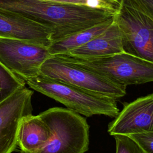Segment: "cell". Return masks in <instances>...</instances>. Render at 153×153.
<instances>
[{
  "label": "cell",
  "mask_w": 153,
  "mask_h": 153,
  "mask_svg": "<svg viewBox=\"0 0 153 153\" xmlns=\"http://www.w3.org/2000/svg\"><path fill=\"white\" fill-rule=\"evenodd\" d=\"M135 141L143 153H153V131L127 135Z\"/></svg>",
  "instance_id": "obj_16"
},
{
  "label": "cell",
  "mask_w": 153,
  "mask_h": 153,
  "mask_svg": "<svg viewBox=\"0 0 153 153\" xmlns=\"http://www.w3.org/2000/svg\"><path fill=\"white\" fill-rule=\"evenodd\" d=\"M0 9L21 14L53 31L52 42L112 19L114 10L45 0H0Z\"/></svg>",
  "instance_id": "obj_1"
},
{
  "label": "cell",
  "mask_w": 153,
  "mask_h": 153,
  "mask_svg": "<svg viewBox=\"0 0 153 153\" xmlns=\"http://www.w3.org/2000/svg\"><path fill=\"white\" fill-rule=\"evenodd\" d=\"M1 87H0V91H1Z\"/></svg>",
  "instance_id": "obj_18"
},
{
  "label": "cell",
  "mask_w": 153,
  "mask_h": 153,
  "mask_svg": "<svg viewBox=\"0 0 153 153\" xmlns=\"http://www.w3.org/2000/svg\"><path fill=\"white\" fill-rule=\"evenodd\" d=\"M26 84L25 81L16 76L0 63V101L25 87Z\"/></svg>",
  "instance_id": "obj_14"
},
{
  "label": "cell",
  "mask_w": 153,
  "mask_h": 153,
  "mask_svg": "<svg viewBox=\"0 0 153 153\" xmlns=\"http://www.w3.org/2000/svg\"><path fill=\"white\" fill-rule=\"evenodd\" d=\"M39 74L116 100L126 94L127 86L76 64L61 54L47 58Z\"/></svg>",
  "instance_id": "obj_4"
},
{
  "label": "cell",
  "mask_w": 153,
  "mask_h": 153,
  "mask_svg": "<svg viewBox=\"0 0 153 153\" xmlns=\"http://www.w3.org/2000/svg\"><path fill=\"white\" fill-rule=\"evenodd\" d=\"M115 17L109 20L82 30L65 38L51 42L48 47L51 55L65 54L69 51L77 48L104 32L114 22Z\"/></svg>",
  "instance_id": "obj_13"
},
{
  "label": "cell",
  "mask_w": 153,
  "mask_h": 153,
  "mask_svg": "<svg viewBox=\"0 0 153 153\" xmlns=\"http://www.w3.org/2000/svg\"><path fill=\"white\" fill-rule=\"evenodd\" d=\"M53 31L21 14L0 9V38L20 39L48 48Z\"/></svg>",
  "instance_id": "obj_10"
},
{
  "label": "cell",
  "mask_w": 153,
  "mask_h": 153,
  "mask_svg": "<svg viewBox=\"0 0 153 153\" xmlns=\"http://www.w3.org/2000/svg\"><path fill=\"white\" fill-rule=\"evenodd\" d=\"M115 20L124 52L153 63V20L131 7L118 4Z\"/></svg>",
  "instance_id": "obj_6"
},
{
  "label": "cell",
  "mask_w": 153,
  "mask_h": 153,
  "mask_svg": "<svg viewBox=\"0 0 153 153\" xmlns=\"http://www.w3.org/2000/svg\"><path fill=\"white\" fill-rule=\"evenodd\" d=\"M63 56L76 64L126 86L153 82V63L125 52L93 58Z\"/></svg>",
  "instance_id": "obj_5"
},
{
  "label": "cell",
  "mask_w": 153,
  "mask_h": 153,
  "mask_svg": "<svg viewBox=\"0 0 153 153\" xmlns=\"http://www.w3.org/2000/svg\"><path fill=\"white\" fill-rule=\"evenodd\" d=\"M124 52L121 37L114 19L112 25L102 34L65 54L81 58L104 57Z\"/></svg>",
  "instance_id": "obj_11"
},
{
  "label": "cell",
  "mask_w": 153,
  "mask_h": 153,
  "mask_svg": "<svg viewBox=\"0 0 153 153\" xmlns=\"http://www.w3.org/2000/svg\"><path fill=\"white\" fill-rule=\"evenodd\" d=\"M39 115L51 131L47 144L36 153H85L89 146L86 118L68 108L54 107Z\"/></svg>",
  "instance_id": "obj_3"
},
{
  "label": "cell",
  "mask_w": 153,
  "mask_h": 153,
  "mask_svg": "<svg viewBox=\"0 0 153 153\" xmlns=\"http://www.w3.org/2000/svg\"><path fill=\"white\" fill-rule=\"evenodd\" d=\"M53 2H63V3H72V4H85L87 5L88 0H45Z\"/></svg>",
  "instance_id": "obj_17"
},
{
  "label": "cell",
  "mask_w": 153,
  "mask_h": 153,
  "mask_svg": "<svg viewBox=\"0 0 153 153\" xmlns=\"http://www.w3.org/2000/svg\"><path fill=\"white\" fill-rule=\"evenodd\" d=\"M153 131V93L129 102L108 126L111 136Z\"/></svg>",
  "instance_id": "obj_9"
},
{
  "label": "cell",
  "mask_w": 153,
  "mask_h": 153,
  "mask_svg": "<svg viewBox=\"0 0 153 153\" xmlns=\"http://www.w3.org/2000/svg\"><path fill=\"white\" fill-rule=\"evenodd\" d=\"M33 94L25 86L0 101V153H12L17 149L20 122L33 111Z\"/></svg>",
  "instance_id": "obj_8"
},
{
  "label": "cell",
  "mask_w": 153,
  "mask_h": 153,
  "mask_svg": "<svg viewBox=\"0 0 153 153\" xmlns=\"http://www.w3.org/2000/svg\"><path fill=\"white\" fill-rule=\"evenodd\" d=\"M51 134L48 126L39 115H28L20 122L17 148L21 153H36L47 144Z\"/></svg>",
  "instance_id": "obj_12"
},
{
  "label": "cell",
  "mask_w": 153,
  "mask_h": 153,
  "mask_svg": "<svg viewBox=\"0 0 153 153\" xmlns=\"http://www.w3.org/2000/svg\"><path fill=\"white\" fill-rule=\"evenodd\" d=\"M113 136L116 143L115 153H143L137 143L128 136L117 134Z\"/></svg>",
  "instance_id": "obj_15"
},
{
  "label": "cell",
  "mask_w": 153,
  "mask_h": 153,
  "mask_svg": "<svg viewBox=\"0 0 153 153\" xmlns=\"http://www.w3.org/2000/svg\"><path fill=\"white\" fill-rule=\"evenodd\" d=\"M33 90L64 105L68 109L86 117L104 115L115 118L120 112L116 99L76 86L38 75L26 81Z\"/></svg>",
  "instance_id": "obj_2"
},
{
  "label": "cell",
  "mask_w": 153,
  "mask_h": 153,
  "mask_svg": "<svg viewBox=\"0 0 153 153\" xmlns=\"http://www.w3.org/2000/svg\"><path fill=\"white\" fill-rule=\"evenodd\" d=\"M50 56L47 47L0 38V63L26 82L39 75L42 64Z\"/></svg>",
  "instance_id": "obj_7"
}]
</instances>
